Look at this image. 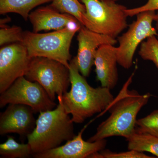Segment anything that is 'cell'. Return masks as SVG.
I'll use <instances>...</instances> for the list:
<instances>
[{
  "instance_id": "obj_1",
  "label": "cell",
  "mask_w": 158,
  "mask_h": 158,
  "mask_svg": "<svg viewBox=\"0 0 158 158\" xmlns=\"http://www.w3.org/2000/svg\"><path fill=\"white\" fill-rule=\"evenodd\" d=\"M135 72L123 85L118 95L106 110L110 116L97 128L96 133L88 139L90 142L99 141L113 136L126 139L135 131L137 116L140 110L147 104L152 95L140 94L137 90H129Z\"/></svg>"
},
{
  "instance_id": "obj_2",
  "label": "cell",
  "mask_w": 158,
  "mask_h": 158,
  "mask_svg": "<svg viewBox=\"0 0 158 158\" xmlns=\"http://www.w3.org/2000/svg\"><path fill=\"white\" fill-rule=\"evenodd\" d=\"M69 69L70 89L61 98L74 123H83L96 113H100L98 117L104 114L114 99L111 90L102 86L94 88L89 85L79 71L76 57L69 62Z\"/></svg>"
},
{
  "instance_id": "obj_3",
  "label": "cell",
  "mask_w": 158,
  "mask_h": 158,
  "mask_svg": "<svg viewBox=\"0 0 158 158\" xmlns=\"http://www.w3.org/2000/svg\"><path fill=\"white\" fill-rule=\"evenodd\" d=\"M57 98V106L40 113L35 127L27 136L33 155L59 147L76 136L74 123L64 108L62 98Z\"/></svg>"
},
{
  "instance_id": "obj_4",
  "label": "cell",
  "mask_w": 158,
  "mask_h": 158,
  "mask_svg": "<svg viewBox=\"0 0 158 158\" xmlns=\"http://www.w3.org/2000/svg\"><path fill=\"white\" fill-rule=\"evenodd\" d=\"M80 30L66 27L50 33L23 32L22 43L26 47L31 58L44 57L56 60L69 68L73 38Z\"/></svg>"
},
{
  "instance_id": "obj_5",
  "label": "cell",
  "mask_w": 158,
  "mask_h": 158,
  "mask_svg": "<svg viewBox=\"0 0 158 158\" xmlns=\"http://www.w3.org/2000/svg\"><path fill=\"white\" fill-rule=\"evenodd\" d=\"M81 1L86 7L83 25L90 31L115 38L127 27L126 6L99 0Z\"/></svg>"
},
{
  "instance_id": "obj_6",
  "label": "cell",
  "mask_w": 158,
  "mask_h": 158,
  "mask_svg": "<svg viewBox=\"0 0 158 158\" xmlns=\"http://www.w3.org/2000/svg\"><path fill=\"white\" fill-rule=\"evenodd\" d=\"M25 77L39 83L53 101L56 95L61 97L67 92L70 85L69 68L61 62L44 57L32 58Z\"/></svg>"
},
{
  "instance_id": "obj_7",
  "label": "cell",
  "mask_w": 158,
  "mask_h": 158,
  "mask_svg": "<svg viewBox=\"0 0 158 158\" xmlns=\"http://www.w3.org/2000/svg\"><path fill=\"white\" fill-rule=\"evenodd\" d=\"M10 104L28 106L35 113L53 110L57 106L39 83L29 81L25 76L19 78L1 93L0 108Z\"/></svg>"
},
{
  "instance_id": "obj_8",
  "label": "cell",
  "mask_w": 158,
  "mask_h": 158,
  "mask_svg": "<svg viewBox=\"0 0 158 158\" xmlns=\"http://www.w3.org/2000/svg\"><path fill=\"white\" fill-rule=\"evenodd\" d=\"M155 11H143L137 15V19L129 27L124 34L118 37L119 46L117 47L118 64L129 69L133 63V58L138 45L148 37L158 35L153 27Z\"/></svg>"
},
{
  "instance_id": "obj_9",
  "label": "cell",
  "mask_w": 158,
  "mask_h": 158,
  "mask_svg": "<svg viewBox=\"0 0 158 158\" xmlns=\"http://www.w3.org/2000/svg\"><path fill=\"white\" fill-rule=\"evenodd\" d=\"M22 43H15L0 49V94L17 79L25 76L31 59Z\"/></svg>"
},
{
  "instance_id": "obj_10",
  "label": "cell",
  "mask_w": 158,
  "mask_h": 158,
  "mask_svg": "<svg viewBox=\"0 0 158 158\" xmlns=\"http://www.w3.org/2000/svg\"><path fill=\"white\" fill-rule=\"evenodd\" d=\"M78 32L77 37L78 49L75 57L80 73L86 77L89 76L94 65V58L99 47L106 44L114 45L117 41L115 38L90 31L84 26Z\"/></svg>"
},
{
  "instance_id": "obj_11",
  "label": "cell",
  "mask_w": 158,
  "mask_h": 158,
  "mask_svg": "<svg viewBox=\"0 0 158 158\" xmlns=\"http://www.w3.org/2000/svg\"><path fill=\"white\" fill-rule=\"evenodd\" d=\"M34 113L32 108L26 105H8L0 114V135L15 133L27 137L36 126Z\"/></svg>"
},
{
  "instance_id": "obj_12",
  "label": "cell",
  "mask_w": 158,
  "mask_h": 158,
  "mask_svg": "<svg viewBox=\"0 0 158 158\" xmlns=\"http://www.w3.org/2000/svg\"><path fill=\"white\" fill-rule=\"evenodd\" d=\"M85 126L73 138L66 141L64 145H60L46 151L33 155L35 158H89L94 153L105 149L107 144L106 139L90 142L85 141L82 135Z\"/></svg>"
},
{
  "instance_id": "obj_13",
  "label": "cell",
  "mask_w": 158,
  "mask_h": 158,
  "mask_svg": "<svg viewBox=\"0 0 158 158\" xmlns=\"http://www.w3.org/2000/svg\"><path fill=\"white\" fill-rule=\"evenodd\" d=\"M29 19L33 32L57 31L66 27L80 30L83 25L73 15L59 12L50 6L41 7L30 13Z\"/></svg>"
},
{
  "instance_id": "obj_14",
  "label": "cell",
  "mask_w": 158,
  "mask_h": 158,
  "mask_svg": "<svg viewBox=\"0 0 158 158\" xmlns=\"http://www.w3.org/2000/svg\"><path fill=\"white\" fill-rule=\"evenodd\" d=\"M117 47L110 44H103L98 49L94 65L96 79L102 87L112 90L118 81Z\"/></svg>"
},
{
  "instance_id": "obj_15",
  "label": "cell",
  "mask_w": 158,
  "mask_h": 158,
  "mask_svg": "<svg viewBox=\"0 0 158 158\" xmlns=\"http://www.w3.org/2000/svg\"><path fill=\"white\" fill-rule=\"evenodd\" d=\"M53 0H0V14L16 13L25 20L29 19V15L35 7L52 2Z\"/></svg>"
},
{
  "instance_id": "obj_16",
  "label": "cell",
  "mask_w": 158,
  "mask_h": 158,
  "mask_svg": "<svg viewBox=\"0 0 158 158\" xmlns=\"http://www.w3.org/2000/svg\"><path fill=\"white\" fill-rule=\"evenodd\" d=\"M128 149L150 153L158 157V138L147 133L135 131L126 139Z\"/></svg>"
},
{
  "instance_id": "obj_17",
  "label": "cell",
  "mask_w": 158,
  "mask_h": 158,
  "mask_svg": "<svg viewBox=\"0 0 158 158\" xmlns=\"http://www.w3.org/2000/svg\"><path fill=\"white\" fill-rule=\"evenodd\" d=\"M28 143H19L12 136H8L6 141L0 144L1 158H27L33 156Z\"/></svg>"
},
{
  "instance_id": "obj_18",
  "label": "cell",
  "mask_w": 158,
  "mask_h": 158,
  "mask_svg": "<svg viewBox=\"0 0 158 158\" xmlns=\"http://www.w3.org/2000/svg\"><path fill=\"white\" fill-rule=\"evenodd\" d=\"M50 6L61 13L73 15L83 25L86 7L79 0H53Z\"/></svg>"
},
{
  "instance_id": "obj_19",
  "label": "cell",
  "mask_w": 158,
  "mask_h": 158,
  "mask_svg": "<svg viewBox=\"0 0 158 158\" xmlns=\"http://www.w3.org/2000/svg\"><path fill=\"white\" fill-rule=\"evenodd\" d=\"M135 131L147 133L158 138V110H154L145 117L137 119Z\"/></svg>"
},
{
  "instance_id": "obj_20",
  "label": "cell",
  "mask_w": 158,
  "mask_h": 158,
  "mask_svg": "<svg viewBox=\"0 0 158 158\" xmlns=\"http://www.w3.org/2000/svg\"><path fill=\"white\" fill-rule=\"evenodd\" d=\"M139 55L141 59L153 62L158 68V39L156 36L148 37L141 43Z\"/></svg>"
},
{
  "instance_id": "obj_21",
  "label": "cell",
  "mask_w": 158,
  "mask_h": 158,
  "mask_svg": "<svg viewBox=\"0 0 158 158\" xmlns=\"http://www.w3.org/2000/svg\"><path fill=\"white\" fill-rule=\"evenodd\" d=\"M23 32L21 27L17 26H6L1 28L0 45L2 46L7 44L22 42Z\"/></svg>"
},
{
  "instance_id": "obj_22",
  "label": "cell",
  "mask_w": 158,
  "mask_h": 158,
  "mask_svg": "<svg viewBox=\"0 0 158 158\" xmlns=\"http://www.w3.org/2000/svg\"><path fill=\"white\" fill-rule=\"evenodd\" d=\"M144 153L129 150L125 152H113L109 150H102L101 151L94 153L90 156L89 158H153Z\"/></svg>"
},
{
  "instance_id": "obj_23",
  "label": "cell",
  "mask_w": 158,
  "mask_h": 158,
  "mask_svg": "<svg viewBox=\"0 0 158 158\" xmlns=\"http://www.w3.org/2000/svg\"><path fill=\"white\" fill-rule=\"evenodd\" d=\"M156 10H158V0H148L143 6L133 9H127L126 13L128 17H132L143 11Z\"/></svg>"
},
{
  "instance_id": "obj_24",
  "label": "cell",
  "mask_w": 158,
  "mask_h": 158,
  "mask_svg": "<svg viewBox=\"0 0 158 158\" xmlns=\"http://www.w3.org/2000/svg\"><path fill=\"white\" fill-rule=\"evenodd\" d=\"M11 20V18L9 17V16H7V17L4 18L3 19H1V20H0L1 28L6 27L7 26L6 25V24L7 23L10 22Z\"/></svg>"
},
{
  "instance_id": "obj_25",
  "label": "cell",
  "mask_w": 158,
  "mask_h": 158,
  "mask_svg": "<svg viewBox=\"0 0 158 158\" xmlns=\"http://www.w3.org/2000/svg\"><path fill=\"white\" fill-rule=\"evenodd\" d=\"M155 21L156 22V25L157 30L158 31V12L156 14L155 18ZM157 36H158V34Z\"/></svg>"
},
{
  "instance_id": "obj_26",
  "label": "cell",
  "mask_w": 158,
  "mask_h": 158,
  "mask_svg": "<svg viewBox=\"0 0 158 158\" xmlns=\"http://www.w3.org/2000/svg\"><path fill=\"white\" fill-rule=\"evenodd\" d=\"M100 1H102V2H116L117 1L119 0H99Z\"/></svg>"
}]
</instances>
